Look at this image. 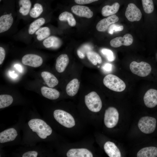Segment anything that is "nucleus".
Wrapping results in <instances>:
<instances>
[{
    "mask_svg": "<svg viewBox=\"0 0 157 157\" xmlns=\"http://www.w3.org/2000/svg\"><path fill=\"white\" fill-rule=\"evenodd\" d=\"M30 128L33 131L35 132L41 138L44 139L47 136L50 135L52 129L43 120L39 119H33L28 123Z\"/></svg>",
    "mask_w": 157,
    "mask_h": 157,
    "instance_id": "nucleus-1",
    "label": "nucleus"
},
{
    "mask_svg": "<svg viewBox=\"0 0 157 157\" xmlns=\"http://www.w3.org/2000/svg\"><path fill=\"white\" fill-rule=\"evenodd\" d=\"M103 83L108 88L117 92L124 91L126 87V84L123 80L112 74L106 76L103 79Z\"/></svg>",
    "mask_w": 157,
    "mask_h": 157,
    "instance_id": "nucleus-2",
    "label": "nucleus"
},
{
    "mask_svg": "<svg viewBox=\"0 0 157 157\" xmlns=\"http://www.w3.org/2000/svg\"><path fill=\"white\" fill-rule=\"evenodd\" d=\"M85 101L87 108L92 112H98L102 108L101 98L94 91L92 92L85 96Z\"/></svg>",
    "mask_w": 157,
    "mask_h": 157,
    "instance_id": "nucleus-3",
    "label": "nucleus"
},
{
    "mask_svg": "<svg viewBox=\"0 0 157 157\" xmlns=\"http://www.w3.org/2000/svg\"><path fill=\"white\" fill-rule=\"evenodd\" d=\"M55 119L60 124L68 128L73 127L75 125L74 119L69 113L63 110H55L53 112Z\"/></svg>",
    "mask_w": 157,
    "mask_h": 157,
    "instance_id": "nucleus-4",
    "label": "nucleus"
},
{
    "mask_svg": "<svg viewBox=\"0 0 157 157\" xmlns=\"http://www.w3.org/2000/svg\"><path fill=\"white\" fill-rule=\"evenodd\" d=\"M130 68L133 74L142 77L149 75L151 70L149 64L143 61L140 63L135 61L132 62L130 65Z\"/></svg>",
    "mask_w": 157,
    "mask_h": 157,
    "instance_id": "nucleus-5",
    "label": "nucleus"
},
{
    "mask_svg": "<svg viewBox=\"0 0 157 157\" xmlns=\"http://www.w3.org/2000/svg\"><path fill=\"white\" fill-rule=\"evenodd\" d=\"M156 119L149 116L142 117L139 120L138 124L140 130L146 134H149L154 132L156 128Z\"/></svg>",
    "mask_w": 157,
    "mask_h": 157,
    "instance_id": "nucleus-6",
    "label": "nucleus"
},
{
    "mask_svg": "<svg viewBox=\"0 0 157 157\" xmlns=\"http://www.w3.org/2000/svg\"><path fill=\"white\" fill-rule=\"evenodd\" d=\"M119 114L116 108L110 107L105 111L104 121L105 125L109 128L115 127L119 120Z\"/></svg>",
    "mask_w": 157,
    "mask_h": 157,
    "instance_id": "nucleus-7",
    "label": "nucleus"
},
{
    "mask_svg": "<svg viewBox=\"0 0 157 157\" xmlns=\"http://www.w3.org/2000/svg\"><path fill=\"white\" fill-rule=\"evenodd\" d=\"M125 15L128 20L131 22L140 21L142 16L140 9L133 3H130L128 5Z\"/></svg>",
    "mask_w": 157,
    "mask_h": 157,
    "instance_id": "nucleus-8",
    "label": "nucleus"
},
{
    "mask_svg": "<svg viewBox=\"0 0 157 157\" xmlns=\"http://www.w3.org/2000/svg\"><path fill=\"white\" fill-rule=\"evenodd\" d=\"M22 62L24 65L34 67L40 66L42 64L43 59L40 56L32 53L27 54L22 58Z\"/></svg>",
    "mask_w": 157,
    "mask_h": 157,
    "instance_id": "nucleus-9",
    "label": "nucleus"
},
{
    "mask_svg": "<svg viewBox=\"0 0 157 157\" xmlns=\"http://www.w3.org/2000/svg\"><path fill=\"white\" fill-rule=\"evenodd\" d=\"M133 38L130 34H125L123 37L119 36L111 40L110 44L112 47L117 48L122 45L129 46L133 42Z\"/></svg>",
    "mask_w": 157,
    "mask_h": 157,
    "instance_id": "nucleus-10",
    "label": "nucleus"
},
{
    "mask_svg": "<svg viewBox=\"0 0 157 157\" xmlns=\"http://www.w3.org/2000/svg\"><path fill=\"white\" fill-rule=\"evenodd\" d=\"M119 18L115 15L108 16L100 21L97 24L96 28L99 32H105L106 31L109 26L118 21Z\"/></svg>",
    "mask_w": 157,
    "mask_h": 157,
    "instance_id": "nucleus-11",
    "label": "nucleus"
},
{
    "mask_svg": "<svg viewBox=\"0 0 157 157\" xmlns=\"http://www.w3.org/2000/svg\"><path fill=\"white\" fill-rule=\"evenodd\" d=\"M46 22V15L35 19L28 26L27 29V35L32 36Z\"/></svg>",
    "mask_w": 157,
    "mask_h": 157,
    "instance_id": "nucleus-12",
    "label": "nucleus"
},
{
    "mask_svg": "<svg viewBox=\"0 0 157 157\" xmlns=\"http://www.w3.org/2000/svg\"><path fill=\"white\" fill-rule=\"evenodd\" d=\"M145 105L148 108H153L157 105V90L151 89L145 93L144 97Z\"/></svg>",
    "mask_w": 157,
    "mask_h": 157,
    "instance_id": "nucleus-13",
    "label": "nucleus"
},
{
    "mask_svg": "<svg viewBox=\"0 0 157 157\" xmlns=\"http://www.w3.org/2000/svg\"><path fill=\"white\" fill-rule=\"evenodd\" d=\"M19 8L17 14L22 18L29 17V14L31 8V3L30 0H19Z\"/></svg>",
    "mask_w": 157,
    "mask_h": 157,
    "instance_id": "nucleus-14",
    "label": "nucleus"
},
{
    "mask_svg": "<svg viewBox=\"0 0 157 157\" xmlns=\"http://www.w3.org/2000/svg\"><path fill=\"white\" fill-rule=\"evenodd\" d=\"M72 12L76 15L81 17L90 18L93 16V12L87 6L75 5L71 8Z\"/></svg>",
    "mask_w": 157,
    "mask_h": 157,
    "instance_id": "nucleus-15",
    "label": "nucleus"
},
{
    "mask_svg": "<svg viewBox=\"0 0 157 157\" xmlns=\"http://www.w3.org/2000/svg\"><path fill=\"white\" fill-rule=\"evenodd\" d=\"M42 44L46 48L57 49L61 46L62 42L58 37L54 36H50L43 40Z\"/></svg>",
    "mask_w": 157,
    "mask_h": 157,
    "instance_id": "nucleus-16",
    "label": "nucleus"
},
{
    "mask_svg": "<svg viewBox=\"0 0 157 157\" xmlns=\"http://www.w3.org/2000/svg\"><path fill=\"white\" fill-rule=\"evenodd\" d=\"M17 135V131L14 128L6 130L0 133V142L2 143L12 141Z\"/></svg>",
    "mask_w": 157,
    "mask_h": 157,
    "instance_id": "nucleus-17",
    "label": "nucleus"
},
{
    "mask_svg": "<svg viewBox=\"0 0 157 157\" xmlns=\"http://www.w3.org/2000/svg\"><path fill=\"white\" fill-rule=\"evenodd\" d=\"M68 157H92V153L86 149H72L67 153Z\"/></svg>",
    "mask_w": 157,
    "mask_h": 157,
    "instance_id": "nucleus-18",
    "label": "nucleus"
},
{
    "mask_svg": "<svg viewBox=\"0 0 157 157\" xmlns=\"http://www.w3.org/2000/svg\"><path fill=\"white\" fill-rule=\"evenodd\" d=\"M69 62L68 55L66 54L60 55L57 58L55 68L59 73L63 72L65 70Z\"/></svg>",
    "mask_w": 157,
    "mask_h": 157,
    "instance_id": "nucleus-19",
    "label": "nucleus"
},
{
    "mask_svg": "<svg viewBox=\"0 0 157 157\" xmlns=\"http://www.w3.org/2000/svg\"><path fill=\"white\" fill-rule=\"evenodd\" d=\"M104 148L106 153L110 157H120V152L113 142L108 141L104 144Z\"/></svg>",
    "mask_w": 157,
    "mask_h": 157,
    "instance_id": "nucleus-20",
    "label": "nucleus"
},
{
    "mask_svg": "<svg viewBox=\"0 0 157 157\" xmlns=\"http://www.w3.org/2000/svg\"><path fill=\"white\" fill-rule=\"evenodd\" d=\"M41 75L46 84L49 87L53 88L58 84V80L51 73L48 72L44 71L42 72Z\"/></svg>",
    "mask_w": 157,
    "mask_h": 157,
    "instance_id": "nucleus-21",
    "label": "nucleus"
},
{
    "mask_svg": "<svg viewBox=\"0 0 157 157\" xmlns=\"http://www.w3.org/2000/svg\"><path fill=\"white\" fill-rule=\"evenodd\" d=\"M80 84V82L77 78H74L70 81L67 85L66 88L67 94L71 97L75 95L78 91Z\"/></svg>",
    "mask_w": 157,
    "mask_h": 157,
    "instance_id": "nucleus-22",
    "label": "nucleus"
},
{
    "mask_svg": "<svg viewBox=\"0 0 157 157\" xmlns=\"http://www.w3.org/2000/svg\"><path fill=\"white\" fill-rule=\"evenodd\" d=\"M42 95L44 97L51 100L58 99L59 97V92L56 89L43 86L41 88Z\"/></svg>",
    "mask_w": 157,
    "mask_h": 157,
    "instance_id": "nucleus-23",
    "label": "nucleus"
},
{
    "mask_svg": "<svg viewBox=\"0 0 157 157\" xmlns=\"http://www.w3.org/2000/svg\"><path fill=\"white\" fill-rule=\"evenodd\" d=\"M43 6L40 3H35L31 8L29 14V17L35 19L44 15Z\"/></svg>",
    "mask_w": 157,
    "mask_h": 157,
    "instance_id": "nucleus-24",
    "label": "nucleus"
},
{
    "mask_svg": "<svg viewBox=\"0 0 157 157\" xmlns=\"http://www.w3.org/2000/svg\"><path fill=\"white\" fill-rule=\"evenodd\" d=\"M138 157H156L157 148L154 147H145L141 149L137 154Z\"/></svg>",
    "mask_w": 157,
    "mask_h": 157,
    "instance_id": "nucleus-25",
    "label": "nucleus"
},
{
    "mask_svg": "<svg viewBox=\"0 0 157 157\" xmlns=\"http://www.w3.org/2000/svg\"><path fill=\"white\" fill-rule=\"evenodd\" d=\"M119 7V3L117 2L114 3L111 6H105L102 9L101 14L104 17L114 15L118 11Z\"/></svg>",
    "mask_w": 157,
    "mask_h": 157,
    "instance_id": "nucleus-26",
    "label": "nucleus"
},
{
    "mask_svg": "<svg viewBox=\"0 0 157 157\" xmlns=\"http://www.w3.org/2000/svg\"><path fill=\"white\" fill-rule=\"evenodd\" d=\"M51 34V31L49 27L42 26L36 32L34 35L38 40L41 41L50 36Z\"/></svg>",
    "mask_w": 157,
    "mask_h": 157,
    "instance_id": "nucleus-27",
    "label": "nucleus"
},
{
    "mask_svg": "<svg viewBox=\"0 0 157 157\" xmlns=\"http://www.w3.org/2000/svg\"><path fill=\"white\" fill-rule=\"evenodd\" d=\"M58 19L61 21H67L69 25L71 26L76 25V21L73 15L68 12L64 11L60 13Z\"/></svg>",
    "mask_w": 157,
    "mask_h": 157,
    "instance_id": "nucleus-28",
    "label": "nucleus"
},
{
    "mask_svg": "<svg viewBox=\"0 0 157 157\" xmlns=\"http://www.w3.org/2000/svg\"><path fill=\"white\" fill-rule=\"evenodd\" d=\"M87 56L89 60L94 65H96L97 63L100 64L102 60L101 57L96 52L89 51L86 53Z\"/></svg>",
    "mask_w": 157,
    "mask_h": 157,
    "instance_id": "nucleus-29",
    "label": "nucleus"
},
{
    "mask_svg": "<svg viewBox=\"0 0 157 157\" xmlns=\"http://www.w3.org/2000/svg\"><path fill=\"white\" fill-rule=\"evenodd\" d=\"M13 101V98L11 95L8 94L0 95V108L8 106L12 104Z\"/></svg>",
    "mask_w": 157,
    "mask_h": 157,
    "instance_id": "nucleus-30",
    "label": "nucleus"
},
{
    "mask_svg": "<svg viewBox=\"0 0 157 157\" xmlns=\"http://www.w3.org/2000/svg\"><path fill=\"white\" fill-rule=\"evenodd\" d=\"M141 1L144 12L147 14L151 13L153 11L154 8L153 0H141Z\"/></svg>",
    "mask_w": 157,
    "mask_h": 157,
    "instance_id": "nucleus-31",
    "label": "nucleus"
},
{
    "mask_svg": "<svg viewBox=\"0 0 157 157\" xmlns=\"http://www.w3.org/2000/svg\"><path fill=\"white\" fill-rule=\"evenodd\" d=\"M101 51L108 61L112 62L115 60V56L111 50L108 49L103 48L101 49Z\"/></svg>",
    "mask_w": 157,
    "mask_h": 157,
    "instance_id": "nucleus-32",
    "label": "nucleus"
},
{
    "mask_svg": "<svg viewBox=\"0 0 157 157\" xmlns=\"http://www.w3.org/2000/svg\"><path fill=\"white\" fill-rule=\"evenodd\" d=\"M124 27L122 25L113 24H111L108 28V33L110 34H113L115 32L122 31Z\"/></svg>",
    "mask_w": 157,
    "mask_h": 157,
    "instance_id": "nucleus-33",
    "label": "nucleus"
},
{
    "mask_svg": "<svg viewBox=\"0 0 157 157\" xmlns=\"http://www.w3.org/2000/svg\"><path fill=\"white\" fill-rule=\"evenodd\" d=\"M38 155V152L36 151H30L24 153L22 157H36Z\"/></svg>",
    "mask_w": 157,
    "mask_h": 157,
    "instance_id": "nucleus-34",
    "label": "nucleus"
},
{
    "mask_svg": "<svg viewBox=\"0 0 157 157\" xmlns=\"http://www.w3.org/2000/svg\"><path fill=\"white\" fill-rule=\"evenodd\" d=\"M6 56V51L4 48L0 47V65L3 63Z\"/></svg>",
    "mask_w": 157,
    "mask_h": 157,
    "instance_id": "nucleus-35",
    "label": "nucleus"
},
{
    "mask_svg": "<svg viewBox=\"0 0 157 157\" xmlns=\"http://www.w3.org/2000/svg\"><path fill=\"white\" fill-rule=\"evenodd\" d=\"M99 0H74L76 3L79 4H89Z\"/></svg>",
    "mask_w": 157,
    "mask_h": 157,
    "instance_id": "nucleus-36",
    "label": "nucleus"
},
{
    "mask_svg": "<svg viewBox=\"0 0 157 157\" xmlns=\"http://www.w3.org/2000/svg\"><path fill=\"white\" fill-rule=\"evenodd\" d=\"M112 64L107 63L104 64L103 67V69L105 71L107 72H109L111 71L112 69Z\"/></svg>",
    "mask_w": 157,
    "mask_h": 157,
    "instance_id": "nucleus-37",
    "label": "nucleus"
},
{
    "mask_svg": "<svg viewBox=\"0 0 157 157\" xmlns=\"http://www.w3.org/2000/svg\"><path fill=\"white\" fill-rule=\"evenodd\" d=\"M77 54L79 58L81 59L84 58L85 56L84 53L79 49L77 50Z\"/></svg>",
    "mask_w": 157,
    "mask_h": 157,
    "instance_id": "nucleus-38",
    "label": "nucleus"
},
{
    "mask_svg": "<svg viewBox=\"0 0 157 157\" xmlns=\"http://www.w3.org/2000/svg\"><path fill=\"white\" fill-rule=\"evenodd\" d=\"M15 67L19 72H22L23 71V69L20 65L18 64H16L15 65Z\"/></svg>",
    "mask_w": 157,
    "mask_h": 157,
    "instance_id": "nucleus-39",
    "label": "nucleus"
},
{
    "mask_svg": "<svg viewBox=\"0 0 157 157\" xmlns=\"http://www.w3.org/2000/svg\"><path fill=\"white\" fill-rule=\"evenodd\" d=\"M9 74L11 77L13 78H16L18 76L17 74L15 73L14 71L10 72Z\"/></svg>",
    "mask_w": 157,
    "mask_h": 157,
    "instance_id": "nucleus-40",
    "label": "nucleus"
},
{
    "mask_svg": "<svg viewBox=\"0 0 157 157\" xmlns=\"http://www.w3.org/2000/svg\"><path fill=\"white\" fill-rule=\"evenodd\" d=\"M1 1V0H0V1Z\"/></svg>",
    "mask_w": 157,
    "mask_h": 157,
    "instance_id": "nucleus-41",
    "label": "nucleus"
}]
</instances>
